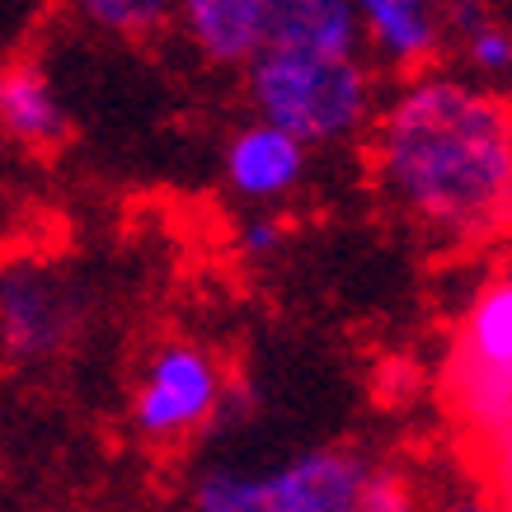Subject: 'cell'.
I'll return each mask as SVG.
<instances>
[{"label": "cell", "mask_w": 512, "mask_h": 512, "mask_svg": "<svg viewBox=\"0 0 512 512\" xmlns=\"http://www.w3.org/2000/svg\"><path fill=\"white\" fill-rule=\"evenodd\" d=\"M376 174L395 207L442 235L512 226V104L461 80L423 76L376 123Z\"/></svg>", "instance_id": "1"}, {"label": "cell", "mask_w": 512, "mask_h": 512, "mask_svg": "<svg viewBox=\"0 0 512 512\" xmlns=\"http://www.w3.org/2000/svg\"><path fill=\"white\" fill-rule=\"evenodd\" d=\"M249 99L259 123L282 127L301 146L353 137L372 113V76L362 62H334L315 52L268 47L249 66Z\"/></svg>", "instance_id": "2"}, {"label": "cell", "mask_w": 512, "mask_h": 512, "mask_svg": "<svg viewBox=\"0 0 512 512\" xmlns=\"http://www.w3.org/2000/svg\"><path fill=\"white\" fill-rule=\"evenodd\" d=\"M221 367L198 343H160L132 395L137 433L151 442H174L217 414Z\"/></svg>", "instance_id": "3"}, {"label": "cell", "mask_w": 512, "mask_h": 512, "mask_svg": "<svg viewBox=\"0 0 512 512\" xmlns=\"http://www.w3.org/2000/svg\"><path fill=\"white\" fill-rule=\"evenodd\" d=\"M372 470L343 447H315L268 475V512H362Z\"/></svg>", "instance_id": "4"}, {"label": "cell", "mask_w": 512, "mask_h": 512, "mask_svg": "<svg viewBox=\"0 0 512 512\" xmlns=\"http://www.w3.org/2000/svg\"><path fill=\"white\" fill-rule=\"evenodd\" d=\"M184 29L207 62L249 71L268 52L273 0H188Z\"/></svg>", "instance_id": "5"}, {"label": "cell", "mask_w": 512, "mask_h": 512, "mask_svg": "<svg viewBox=\"0 0 512 512\" xmlns=\"http://www.w3.org/2000/svg\"><path fill=\"white\" fill-rule=\"evenodd\" d=\"M301 174H306V146L287 137L282 127L249 123L226 146V179L240 198H282L296 188Z\"/></svg>", "instance_id": "6"}, {"label": "cell", "mask_w": 512, "mask_h": 512, "mask_svg": "<svg viewBox=\"0 0 512 512\" xmlns=\"http://www.w3.org/2000/svg\"><path fill=\"white\" fill-rule=\"evenodd\" d=\"M362 33H367L362 10L343 5V0H273L268 47L315 52V57H334V62H357Z\"/></svg>", "instance_id": "7"}, {"label": "cell", "mask_w": 512, "mask_h": 512, "mask_svg": "<svg viewBox=\"0 0 512 512\" xmlns=\"http://www.w3.org/2000/svg\"><path fill=\"white\" fill-rule=\"evenodd\" d=\"M466 357L480 395L503 400V386H512V278L484 287L475 301L466 325Z\"/></svg>", "instance_id": "8"}, {"label": "cell", "mask_w": 512, "mask_h": 512, "mask_svg": "<svg viewBox=\"0 0 512 512\" xmlns=\"http://www.w3.org/2000/svg\"><path fill=\"white\" fill-rule=\"evenodd\" d=\"M0 118H5V132L24 141V146H52L66 132L62 104H57L47 76L33 62L5 66V76H0Z\"/></svg>", "instance_id": "9"}, {"label": "cell", "mask_w": 512, "mask_h": 512, "mask_svg": "<svg viewBox=\"0 0 512 512\" xmlns=\"http://www.w3.org/2000/svg\"><path fill=\"white\" fill-rule=\"evenodd\" d=\"M362 24H367V38L390 66H423L437 52V38H442L437 15L419 0H367Z\"/></svg>", "instance_id": "10"}, {"label": "cell", "mask_w": 512, "mask_h": 512, "mask_svg": "<svg viewBox=\"0 0 512 512\" xmlns=\"http://www.w3.org/2000/svg\"><path fill=\"white\" fill-rule=\"evenodd\" d=\"M5 339L15 353H43L52 343L62 339V320H66V306L57 301V287L52 282H38L29 273H5Z\"/></svg>", "instance_id": "11"}, {"label": "cell", "mask_w": 512, "mask_h": 512, "mask_svg": "<svg viewBox=\"0 0 512 512\" xmlns=\"http://www.w3.org/2000/svg\"><path fill=\"white\" fill-rule=\"evenodd\" d=\"M198 512H268V480L240 475V470H207L193 484Z\"/></svg>", "instance_id": "12"}, {"label": "cell", "mask_w": 512, "mask_h": 512, "mask_svg": "<svg viewBox=\"0 0 512 512\" xmlns=\"http://www.w3.org/2000/svg\"><path fill=\"white\" fill-rule=\"evenodd\" d=\"M85 15H90L94 24H104V29L141 33L165 19V5H156V0H90Z\"/></svg>", "instance_id": "13"}, {"label": "cell", "mask_w": 512, "mask_h": 512, "mask_svg": "<svg viewBox=\"0 0 512 512\" xmlns=\"http://www.w3.org/2000/svg\"><path fill=\"white\" fill-rule=\"evenodd\" d=\"M414 489L404 484V475L395 470H372L367 489H362V512H414Z\"/></svg>", "instance_id": "14"}, {"label": "cell", "mask_w": 512, "mask_h": 512, "mask_svg": "<svg viewBox=\"0 0 512 512\" xmlns=\"http://www.w3.org/2000/svg\"><path fill=\"white\" fill-rule=\"evenodd\" d=\"M466 52L480 71H503V66H512V33L503 29V24H489V19H484V24L470 29Z\"/></svg>", "instance_id": "15"}, {"label": "cell", "mask_w": 512, "mask_h": 512, "mask_svg": "<svg viewBox=\"0 0 512 512\" xmlns=\"http://www.w3.org/2000/svg\"><path fill=\"white\" fill-rule=\"evenodd\" d=\"M282 245V221L278 217H254L240 226V249L245 254H273Z\"/></svg>", "instance_id": "16"}, {"label": "cell", "mask_w": 512, "mask_h": 512, "mask_svg": "<svg viewBox=\"0 0 512 512\" xmlns=\"http://www.w3.org/2000/svg\"><path fill=\"white\" fill-rule=\"evenodd\" d=\"M437 512H503V508L484 503V498H451V503H442Z\"/></svg>", "instance_id": "17"}]
</instances>
